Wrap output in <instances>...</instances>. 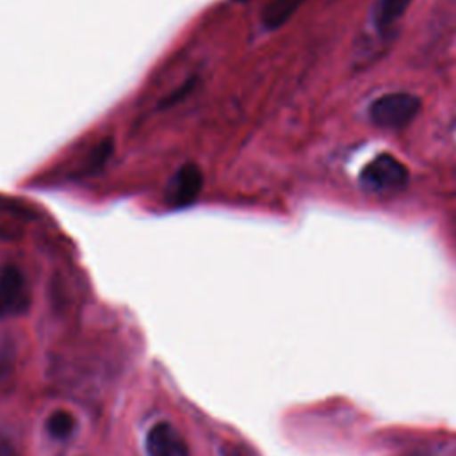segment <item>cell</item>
<instances>
[{"mask_svg": "<svg viewBox=\"0 0 456 456\" xmlns=\"http://www.w3.org/2000/svg\"><path fill=\"white\" fill-rule=\"evenodd\" d=\"M420 102L410 93H390L378 98L370 109L369 116L374 125L381 128H403L419 112Z\"/></svg>", "mask_w": 456, "mask_h": 456, "instance_id": "6da1fadb", "label": "cell"}, {"mask_svg": "<svg viewBox=\"0 0 456 456\" xmlns=\"http://www.w3.org/2000/svg\"><path fill=\"white\" fill-rule=\"evenodd\" d=\"M360 182L372 192H397L408 182V169L395 157L383 153L363 167Z\"/></svg>", "mask_w": 456, "mask_h": 456, "instance_id": "7a4b0ae2", "label": "cell"}, {"mask_svg": "<svg viewBox=\"0 0 456 456\" xmlns=\"http://www.w3.org/2000/svg\"><path fill=\"white\" fill-rule=\"evenodd\" d=\"M305 0H269L262 11L264 27L274 30L285 25Z\"/></svg>", "mask_w": 456, "mask_h": 456, "instance_id": "8992f818", "label": "cell"}, {"mask_svg": "<svg viewBox=\"0 0 456 456\" xmlns=\"http://www.w3.org/2000/svg\"><path fill=\"white\" fill-rule=\"evenodd\" d=\"M30 305V289L23 273L7 264L0 269V317L21 315Z\"/></svg>", "mask_w": 456, "mask_h": 456, "instance_id": "277c9868", "label": "cell"}, {"mask_svg": "<svg viewBox=\"0 0 456 456\" xmlns=\"http://www.w3.org/2000/svg\"><path fill=\"white\" fill-rule=\"evenodd\" d=\"M223 454L224 456H251V452L244 445H237V444L223 445Z\"/></svg>", "mask_w": 456, "mask_h": 456, "instance_id": "9c48e42d", "label": "cell"}, {"mask_svg": "<svg viewBox=\"0 0 456 456\" xmlns=\"http://www.w3.org/2000/svg\"><path fill=\"white\" fill-rule=\"evenodd\" d=\"M48 433L57 440H66L75 431V417L69 411L57 410L46 420Z\"/></svg>", "mask_w": 456, "mask_h": 456, "instance_id": "ba28073f", "label": "cell"}, {"mask_svg": "<svg viewBox=\"0 0 456 456\" xmlns=\"http://www.w3.org/2000/svg\"><path fill=\"white\" fill-rule=\"evenodd\" d=\"M410 4L411 0H378L374 9L376 25L381 28L392 25L395 20H399L404 14Z\"/></svg>", "mask_w": 456, "mask_h": 456, "instance_id": "52a82bcc", "label": "cell"}, {"mask_svg": "<svg viewBox=\"0 0 456 456\" xmlns=\"http://www.w3.org/2000/svg\"><path fill=\"white\" fill-rule=\"evenodd\" d=\"M235 2H248V0H235Z\"/></svg>", "mask_w": 456, "mask_h": 456, "instance_id": "8fae6325", "label": "cell"}, {"mask_svg": "<svg viewBox=\"0 0 456 456\" xmlns=\"http://www.w3.org/2000/svg\"><path fill=\"white\" fill-rule=\"evenodd\" d=\"M201 189V169L194 162H185L171 175L164 191V201L169 208H185L198 200Z\"/></svg>", "mask_w": 456, "mask_h": 456, "instance_id": "3957f363", "label": "cell"}, {"mask_svg": "<svg viewBox=\"0 0 456 456\" xmlns=\"http://www.w3.org/2000/svg\"><path fill=\"white\" fill-rule=\"evenodd\" d=\"M150 456H189V447L180 431L169 422H157L146 436Z\"/></svg>", "mask_w": 456, "mask_h": 456, "instance_id": "5b68a950", "label": "cell"}, {"mask_svg": "<svg viewBox=\"0 0 456 456\" xmlns=\"http://www.w3.org/2000/svg\"><path fill=\"white\" fill-rule=\"evenodd\" d=\"M0 456H20L14 445L2 435H0Z\"/></svg>", "mask_w": 456, "mask_h": 456, "instance_id": "30bf717a", "label": "cell"}]
</instances>
